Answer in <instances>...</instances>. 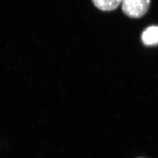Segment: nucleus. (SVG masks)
<instances>
[{"mask_svg":"<svg viewBox=\"0 0 158 158\" xmlns=\"http://www.w3.org/2000/svg\"><path fill=\"white\" fill-rule=\"evenodd\" d=\"M123 0H92L97 8L103 11H111L117 9Z\"/></svg>","mask_w":158,"mask_h":158,"instance_id":"nucleus-3","label":"nucleus"},{"mask_svg":"<svg viewBox=\"0 0 158 158\" xmlns=\"http://www.w3.org/2000/svg\"><path fill=\"white\" fill-rule=\"evenodd\" d=\"M141 40L146 46L158 45V26H151L142 34Z\"/></svg>","mask_w":158,"mask_h":158,"instance_id":"nucleus-2","label":"nucleus"},{"mask_svg":"<svg viewBox=\"0 0 158 158\" xmlns=\"http://www.w3.org/2000/svg\"><path fill=\"white\" fill-rule=\"evenodd\" d=\"M150 4V0H123L122 10L130 18H139L148 11Z\"/></svg>","mask_w":158,"mask_h":158,"instance_id":"nucleus-1","label":"nucleus"}]
</instances>
